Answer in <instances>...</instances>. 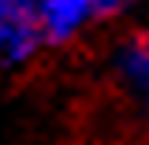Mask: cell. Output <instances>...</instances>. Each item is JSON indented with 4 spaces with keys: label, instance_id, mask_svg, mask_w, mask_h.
<instances>
[{
    "label": "cell",
    "instance_id": "cell-5",
    "mask_svg": "<svg viewBox=\"0 0 149 145\" xmlns=\"http://www.w3.org/2000/svg\"><path fill=\"white\" fill-rule=\"evenodd\" d=\"M0 4H37V0H0Z\"/></svg>",
    "mask_w": 149,
    "mask_h": 145
},
{
    "label": "cell",
    "instance_id": "cell-3",
    "mask_svg": "<svg viewBox=\"0 0 149 145\" xmlns=\"http://www.w3.org/2000/svg\"><path fill=\"white\" fill-rule=\"evenodd\" d=\"M34 15L41 26V37H45V49H67L90 26H97L90 0H37Z\"/></svg>",
    "mask_w": 149,
    "mask_h": 145
},
{
    "label": "cell",
    "instance_id": "cell-1",
    "mask_svg": "<svg viewBox=\"0 0 149 145\" xmlns=\"http://www.w3.org/2000/svg\"><path fill=\"white\" fill-rule=\"evenodd\" d=\"M108 82L138 119L149 123V30H127L108 49Z\"/></svg>",
    "mask_w": 149,
    "mask_h": 145
},
{
    "label": "cell",
    "instance_id": "cell-4",
    "mask_svg": "<svg viewBox=\"0 0 149 145\" xmlns=\"http://www.w3.org/2000/svg\"><path fill=\"white\" fill-rule=\"evenodd\" d=\"M90 4H93V15H97V22H108V19L127 15L130 8H138L142 0H90Z\"/></svg>",
    "mask_w": 149,
    "mask_h": 145
},
{
    "label": "cell",
    "instance_id": "cell-2",
    "mask_svg": "<svg viewBox=\"0 0 149 145\" xmlns=\"http://www.w3.org/2000/svg\"><path fill=\"white\" fill-rule=\"evenodd\" d=\"M45 52L34 4H0V74H19Z\"/></svg>",
    "mask_w": 149,
    "mask_h": 145
}]
</instances>
